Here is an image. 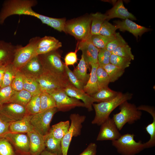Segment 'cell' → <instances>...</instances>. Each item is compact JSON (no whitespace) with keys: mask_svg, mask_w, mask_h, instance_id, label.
I'll list each match as a JSON object with an SVG mask.
<instances>
[{"mask_svg":"<svg viewBox=\"0 0 155 155\" xmlns=\"http://www.w3.org/2000/svg\"><path fill=\"white\" fill-rule=\"evenodd\" d=\"M35 0H7L4 1L0 11V24L2 25L8 17L14 15L33 16L40 20L42 23L49 25L50 17L34 11L32 7L36 5Z\"/></svg>","mask_w":155,"mask_h":155,"instance_id":"obj_1","label":"cell"},{"mask_svg":"<svg viewBox=\"0 0 155 155\" xmlns=\"http://www.w3.org/2000/svg\"><path fill=\"white\" fill-rule=\"evenodd\" d=\"M133 94L119 92L117 96L109 101L93 103L92 106L95 112L94 118L92 121L93 124L100 125L108 118L111 112L123 102L130 100Z\"/></svg>","mask_w":155,"mask_h":155,"instance_id":"obj_2","label":"cell"},{"mask_svg":"<svg viewBox=\"0 0 155 155\" xmlns=\"http://www.w3.org/2000/svg\"><path fill=\"white\" fill-rule=\"evenodd\" d=\"M91 15L68 21L66 22L64 32L73 36L79 41L88 39L91 36Z\"/></svg>","mask_w":155,"mask_h":155,"instance_id":"obj_3","label":"cell"},{"mask_svg":"<svg viewBox=\"0 0 155 155\" xmlns=\"http://www.w3.org/2000/svg\"><path fill=\"white\" fill-rule=\"evenodd\" d=\"M119 106L120 111L113 114L112 119L119 131L121 130L127 123L132 124L141 119L142 112L135 104L127 101Z\"/></svg>","mask_w":155,"mask_h":155,"instance_id":"obj_4","label":"cell"},{"mask_svg":"<svg viewBox=\"0 0 155 155\" xmlns=\"http://www.w3.org/2000/svg\"><path fill=\"white\" fill-rule=\"evenodd\" d=\"M36 80L40 85L41 92H46L57 89H64L70 83L66 73L60 74L44 69Z\"/></svg>","mask_w":155,"mask_h":155,"instance_id":"obj_5","label":"cell"},{"mask_svg":"<svg viewBox=\"0 0 155 155\" xmlns=\"http://www.w3.org/2000/svg\"><path fill=\"white\" fill-rule=\"evenodd\" d=\"M134 136L129 133L121 135L118 139L112 141V144L122 155H135L145 148L144 143L141 140L136 142Z\"/></svg>","mask_w":155,"mask_h":155,"instance_id":"obj_6","label":"cell"},{"mask_svg":"<svg viewBox=\"0 0 155 155\" xmlns=\"http://www.w3.org/2000/svg\"><path fill=\"white\" fill-rule=\"evenodd\" d=\"M40 38L36 36L32 38L25 46H22L16 52L12 62L14 66L19 70L33 57L37 56L38 44Z\"/></svg>","mask_w":155,"mask_h":155,"instance_id":"obj_7","label":"cell"},{"mask_svg":"<svg viewBox=\"0 0 155 155\" xmlns=\"http://www.w3.org/2000/svg\"><path fill=\"white\" fill-rule=\"evenodd\" d=\"M47 92L50 94L54 99L58 111L65 112L76 107H85L83 102L68 96L64 89H55Z\"/></svg>","mask_w":155,"mask_h":155,"instance_id":"obj_8","label":"cell"},{"mask_svg":"<svg viewBox=\"0 0 155 155\" xmlns=\"http://www.w3.org/2000/svg\"><path fill=\"white\" fill-rule=\"evenodd\" d=\"M86 117L78 114H72L70 116L71 123L69 129L61 141L62 155H67L72 138L80 135L82 124L85 121Z\"/></svg>","mask_w":155,"mask_h":155,"instance_id":"obj_9","label":"cell"},{"mask_svg":"<svg viewBox=\"0 0 155 155\" xmlns=\"http://www.w3.org/2000/svg\"><path fill=\"white\" fill-rule=\"evenodd\" d=\"M57 111V108L54 107L32 115L30 123L34 129L43 136L47 134L50 129L53 117Z\"/></svg>","mask_w":155,"mask_h":155,"instance_id":"obj_10","label":"cell"},{"mask_svg":"<svg viewBox=\"0 0 155 155\" xmlns=\"http://www.w3.org/2000/svg\"><path fill=\"white\" fill-rule=\"evenodd\" d=\"M38 56L44 70L60 74H66L65 63L57 50Z\"/></svg>","mask_w":155,"mask_h":155,"instance_id":"obj_11","label":"cell"},{"mask_svg":"<svg viewBox=\"0 0 155 155\" xmlns=\"http://www.w3.org/2000/svg\"><path fill=\"white\" fill-rule=\"evenodd\" d=\"M27 114L25 107L16 103L8 102L0 106V117L10 123L22 119Z\"/></svg>","mask_w":155,"mask_h":155,"instance_id":"obj_12","label":"cell"},{"mask_svg":"<svg viewBox=\"0 0 155 155\" xmlns=\"http://www.w3.org/2000/svg\"><path fill=\"white\" fill-rule=\"evenodd\" d=\"M19 154L29 153L30 140L27 133L9 132L4 136Z\"/></svg>","mask_w":155,"mask_h":155,"instance_id":"obj_13","label":"cell"},{"mask_svg":"<svg viewBox=\"0 0 155 155\" xmlns=\"http://www.w3.org/2000/svg\"><path fill=\"white\" fill-rule=\"evenodd\" d=\"M100 126L97 141H113L118 139L121 135L113 120L110 117Z\"/></svg>","mask_w":155,"mask_h":155,"instance_id":"obj_14","label":"cell"},{"mask_svg":"<svg viewBox=\"0 0 155 155\" xmlns=\"http://www.w3.org/2000/svg\"><path fill=\"white\" fill-rule=\"evenodd\" d=\"M78 47V50L82 51V55L89 67L92 64L98 63V56L100 49L92 43L89 38L79 41Z\"/></svg>","mask_w":155,"mask_h":155,"instance_id":"obj_15","label":"cell"},{"mask_svg":"<svg viewBox=\"0 0 155 155\" xmlns=\"http://www.w3.org/2000/svg\"><path fill=\"white\" fill-rule=\"evenodd\" d=\"M64 90L69 96L82 100L85 104V107L89 111L93 110L92 105L96 101L91 96L87 94L83 90L75 87L69 83Z\"/></svg>","mask_w":155,"mask_h":155,"instance_id":"obj_16","label":"cell"},{"mask_svg":"<svg viewBox=\"0 0 155 155\" xmlns=\"http://www.w3.org/2000/svg\"><path fill=\"white\" fill-rule=\"evenodd\" d=\"M22 46L0 40V65L12 63L16 52Z\"/></svg>","mask_w":155,"mask_h":155,"instance_id":"obj_17","label":"cell"},{"mask_svg":"<svg viewBox=\"0 0 155 155\" xmlns=\"http://www.w3.org/2000/svg\"><path fill=\"white\" fill-rule=\"evenodd\" d=\"M19 70L24 76L36 79L44 71L38 55L33 57Z\"/></svg>","mask_w":155,"mask_h":155,"instance_id":"obj_18","label":"cell"},{"mask_svg":"<svg viewBox=\"0 0 155 155\" xmlns=\"http://www.w3.org/2000/svg\"><path fill=\"white\" fill-rule=\"evenodd\" d=\"M118 29L121 31H128L132 34L137 38L144 33L149 31L150 29L140 25L129 19L122 21H114Z\"/></svg>","mask_w":155,"mask_h":155,"instance_id":"obj_19","label":"cell"},{"mask_svg":"<svg viewBox=\"0 0 155 155\" xmlns=\"http://www.w3.org/2000/svg\"><path fill=\"white\" fill-rule=\"evenodd\" d=\"M106 16V20L118 18L124 20L129 19L131 20H136V17L129 12L125 7L122 0L116 2L111 9L108 10L105 14Z\"/></svg>","mask_w":155,"mask_h":155,"instance_id":"obj_20","label":"cell"},{"mask_svg":"<svg viewBox=\"0 0 155 155\" xmlns=\"http://www.w3.org/2000/svg\"><path fill=\"white\" fill-rule=\"evenodd\" d=\"M27 134L30 140V154L40 155L45 149L44 136L34 129Z\"/></svg>","mask_w":155,"mask_h":155,"instance_id":"obj_21","label":"cell"},{"mask_svg":"<svg viewBox=\"0 0 155 155\" xmlns=\"http://www.w3.org/2000/svg\"><path fill=\"white\" fill-rule=\"evenodd\" d=\"M32 115L27 114L22 119L11 123L9 132L27 133L34 130L30 123Z\"/></svg>","mask_w":155,"mask_h":155,"instance_id":"obj_22","label":"cell"},{"mask_svg":"<svg viewBox=\"0 0 155 155\" xmlns=\"http://www.w3.org/2000/svg\"><path fill=\"white\" fill-rule=\"evenodd\" d=\"M90 66L91 69L90 77L86 84L84 86L83 90L87 94L92 96L99 90L96 73L99 65L98 63H93Z\"/></svg>","mask_w":155,"mask_h":155,"instance_id":"obj_23","label":"cell"},{"mask_svg":"<svg viewBox=\"0 0 155 155\" xmlns=\"http://www.w3.org/2000/svg\"><path fill=\"white\" fill-rule=\"evenodd\" d=\"M44 137L45 150L58 155H62L61 141L55 139L49 132Z\"/></svg>","mask_w":155,"mask_h":155,"instance_id":"obj_24","label":"cell"},{"mask_svg":"<svg viewBox=\"0 0 155 155\" xmlns=\"http://www.w3.org/2000/svg\"><path fill=\"white\" fill-rule=\"evenodd\" d=\"M89 67L82 55L81 59L77 66L74 69L73 72L78 79L84 85L87 83L90 76L87 73Z\"/></svg>","mask_w":155,"mask_h":155,"instance_id":"obj_25","label":"cell"},{"mask_svg":"<svg viewBox=\"0 0 155 155\" xmlns=\"http://www.w3.org/2000/svg\"><path fill=\"white\" fill-rule=\"evenodd\" d=\"M119 92L111 90L108 86L100 89L96 92L91 96L96 102H105L115 98Z\"/></svg>","mask_w":155,"mask_h":155,"instance_id":"obj_26","label":"cell"},{"mask_svg":"<svg viewBox=\"0 0 155 155\" xmlns=\"http://www.w3.org/2000/svg\"><path fill=\"white\" fill-rule=\"evenodd\" d=\"M69 121H61L52 126L49 132L57 140L61 141L70 127Z\"/></svg>","mask_w":155,"mask_h":155,"instance_id":"obj_27","label":"cell"},{"mask_svg":"<svg viewBox=\"0 0 155 155\" xmlns=\"http://www.w3.org/2000/svg\"><path fill=\"white\" fill-rule=\"evenodd\" d=\"M32 96L30 93L24 89L19 91H15L9 102L16 103L25 107Z\"/></svg>","mask_w":155,"mask_h":155,"instance_id":"obj_28","label":"cell"},{"mask_svg":"<svg viewBox=\"0 0 155 155\" xmlns=\"http://www.w3.org/2000/svg\"><path fill=\"white\" fill-rule=\"evenodd\" d=\"M90 15L92 18L91 34V35L100 34L101 27L104 22L106 20V16L100 12L92 13Z\"/></svg>","mask_w":155,"mask_h":155,"instance_id":"obj_29","label":"cell"},{"mask_svg":"<svg viewBox=\"0 0 155 155\" xmlns=\"http://www.w3.org/2000/svg\"><path fill=\"white\" fill-rule=\"evenodd\" d=\"M102 67L107 73L110 82H113L117 80L123 74L125 69L109 63Z\"/></svg>","mask_w":155,"mask_h":155,"instance_id":"obj_30","label":"cell"},{"mask_svg":"<svg viewBox=\"0 0 155 155\" xmlns=\"http://www.w3.org/2000/svg\"><path fill=\"white\" fill-rule=\"evenodd\" d=\"M115 34L110 36H106L100 34L91 36L89 39L92 43L97 48L100 49L106 48L108 44L114 39Z\"/></svg>","mask_w":155,"mask_h":155,"instance_id":"obj_31","label":"cell"},{"mask_svg":"<svg viewBox=\"0 0 155 155\" xmlns=\"http://www.w3.org/2000/svg\"><path fill=\"white\" fill-rule=\"evenodd\" d=\"M18 70L14 66L12 63L6 65L1 88L11 86Z\"/></svg>","mask_w":155,"mask_h":155,"instance_id":"obj_32","label":"cell"},{"mask_svg":"<svg viewBox=\"0 0 155 155\" xmlns=\"http://www.w3.org/2000/svg\"><path fill=\"white\" fill-rule=\"evenodd\" d=\"M24 89L29 92L32 96L41 92L40 85L36 79L24 75Z\"/></svg>","mask_w":155,"mask_h":155,"instance_id":"obj_33","label":"cell"},{"mask_svg":"<svg viewBox=\"0 0 155 155\" xmlns=\"http://www.w3.org/2000/svg\"><path fill=\"white\" fill-rule=\"evenodd\" d=\"M54 107H56V105L53 97L46 92H41L40 96V112Z\"/></svg>","mask_w":155,"mask_h":155,"instance_id":"obj_34","label":"cell"},{"mask_svg":"<svg viewBox=\"0 0 155 155\" xmlns=\"http://www.w3.org/2000/svg\"><path fill=\"white\" fill-rule=\"evenodd\" d=\"M41 93L33 96L26 105L25 108L28 114L34 115L40 112Z\"/></svg>","mask_w":155,"mask_h":155,"instance_id":"obj_35","label":"cell"},{"mask_svg":"<svg viewBox=\"0 0 155 155\" xmlns=\"http://www.w3.org/2000/svg\"><path fill=\"white\" fill-rule=\"evenodd\" d=\"M153 121L145 127V129L150 136L149 140L144 143L145 148L153 147L155 145V114L152 115Z\"/></svg>","mask_w":155,"mask_h":155,"instance_id":"obj_36","label":"cell"},{"mask_svg":"<svg viewBox=\"0 0 155 155\" xmlns=\"http://www.w3.org/2000/svg\"><path fill=\"white\" fill-rule=\"evenodd\" d=\"M96 73L99 90L108 87L110 82V79L107 73L103 68L99 66L97 69Z\"/></svg>","mask_w":155,"mask_h":155,"instance_id":"obj_37","label":"cell"},{"mask_svg":"<svg viewBox=\"0 0 155 155\" xmlns=\"http://www.w3.org/2000/svg\"><path fill=\"white\" fill-rule=\"evenodd\" d=\"M111 54L133 60L134 56L132 54L131 48L127 44L118 47L111 52Z\"/></svg>","mask_w":155,"mask_h":155,"instance_id":"obj_38","label":"cell"},{"mask_svg":"<svg viewBox=\"0 0 155 155\" xmlns=\"http://www.w3.org/2000/svg\"><path fill=\"white\" fill-rule=\"evenodd\" d=\"M131 61L130 59L111 54L110 57V63L125 69L129 66Z\"/></svg>","mask_w":155,"mask_h":155,"instance_id":"obj_39","label":"cell"},{"mask_svg":"<svg viewBox=\"0 0 155 155\" xmlns=\"http://www.w3.org/2000/svg\"><path fill=\"white\" fill-rule=\"evenodd\" d=\"M13 148L9 141L4 137L0 138V155H15Z\"/></svg>","mask_w":155,"mask_h":155,"instance_id":"obj_40","label":"cell"},{"mask_svg":"<svg viewBox=\"0 0 155 155\" xmlns=\"http://www.w3.org/2000/svg\"><path fill=\"white\" fill-rule=\"evenodd\" d=\"M15 90L11 86L0 88V106L9 102Z\"/></svg>","mask_w":155,"mask_h":155,"instance_id":"obj_41","label":"cell"},{"mask_svg":"<svg viewBox=\"0 0 155 155\" xmlns=\"http://www.w3.org/2000/svg\"><path fill=\"white\" fill-rule=\"evenodd\" d=\"M118 29L115 25H113L106 20L102 24L99 32V34L104 36H110L115 34L116 31Z\"/></svg>","mask_w":155,"mask_h":155,"instance_id":"obj_42","label":"cell"},{"mask_svg":"<svg viewBox=\"0 0 155 155\" xmlns=\"http://www.w3.org/2000/svg\"><path fill=\"white\" fill-rule=\"evenodd\" d=\"M126 44L127 43L120 33L116 32L115 38L108 44L106 49L111 52L116 48Z\"/></svg>","mask_w":155,"mask_h":155,"instance_id":"obj_43","label":"cell"},{"mask_svg":"<svg viewBox=\"0 0 155 155\" xmlns=\"http://www.w3.org/2000/svg\"><path fill=\"white\" fill-rule=\"evenodd\" d=\"M111 54V52L106 48L100 49L98 56L99 66L102 67L110 63V57Z\"/></svg>","mask_w":155,"mask_h":155,"instance_id":"obj_44","label":"cell"},{"mask_svg":"<svg viewBox=\"0 0 155 155\" xmlns=\"http://www.w3.org/2000/svg\"><path fill=\"white\" fill-rule=\"evenodd\" d=\"M65 69L70 83L75 87L80 89L83 90L84 85L78 79L68 66L65 65Z\"/></svg>","mask_w":155,"mask_h":155,"instance_id":"obj_45","label":"cell"},{"mask_svg":"<svg viewBox=\"0 0 155 155\" xmlns=\"http://www.w3.org/2000/svg\"><path fill=\"white\" fill-rule=\"evenodd\" d=\"M24 75L18 70L13 80L11 86L16 91H19L24 89Z\"/></svg>","mask_w":155,"mask_h":155,"instance_id":"obj_46","label":"cell"},{"mask_svg":"<svg viewBox=\"0 0 155 155\" xmlns=\"http://www.w3.org/2000/svg\"><path fill=\"white\" fill-rule=\"evenodd\" d=\"M66 23L65 18H57L50 17L49 26L59 31L64 32Z\"/></svg>","mask_w":155,"mask_h":155,"instance_id":"obj_47","label":"cell"},{"mask_svg":"<svg viewBox=\"0 0 155 155\" xmlns=\"http://www.w3.org/2000/svg\"><path fill=\"white\" fill-rule=\"evenodd\" d=\"M62 46V43L58 42L51 45L38 48L36 50L37 55L44 54L50 52L57 50Z\"/></svg>","mask_w":155,"mask_h":155,"instance_id":"obj_48","label":"cell"},{"mask_svg":"<svg viewBox=\"0 0 155 155\" xmlns=\"http://www.w3.org/2000/svg\"><path fill=\"white\" fill-rule=\"evenodd\" d=\"M59 41L58 40L53 37L45 36L40 38L38 44V48L53 44Z\"/></svg>","mask_w":155,"mask_h":155,"instance_id":"obj_49","label":"cell"},{"mask_svg":"<svg viewBox=\"0 0 155 155\" xmlns=\"http://www.w3.org/2000/svg\"><path fill=\"white\" fill-rule=\"evenodd\" d=\"M77 60L76 51L70 52L66 55L65 57V64L67 66L73 65L77 62Z\"/></svg>","mask_w":155,"mask_h":155,"instance_id":"obj_50","label":"cell"},{"mask_svg":"<svg viewBox=\"0 0 155 155\" xmlns=\"http://www.w3.org/2000/svg\"><path fill=\"white\" fill-rule=\"evenodd\" d=\"M11 124L4 121L0 117V138L9 132V127Z\"/></svg>","mask_w":155,"mask_h":155,"instance_id":"obj_51","label":"cell"},{"mask_svg":"<svg viewBox=\"0 0 155 155\" xmlns=\"http://www.w3.org/2000/svg\"><path fill=\"white\" fill-rule=\"evenodd\" d=\"M97 145L94 143H91L86 149L79 155H95L96 154Z\"/></svg>","mask_w":155,"mask_h":155,"instance_id":"obj_52","label":"cell"},{"mask_svg":"<svg viewBox=\"0 0 155 155\" xmlns=\"http://www.w3.org/2000/svg\"><path fill=\"white\" fill-rule=\"evenodd\" d=\"M137 109L140 111L142 110L145 111L151 115L155 114V109L154 107L148 105H142L137 107Z\"/></svg>","mask_w":155,"mask_h":155,"instance_id":"obj_53","label":"cell"},{"mask_svg":"<svg viewBox=\"0 0 155 155\" xmlns=\"http://www.w3.org/2000/svg\"><path fill=\"white\" fill-rule=\"evenodd\" d=\"M6 65H0V86L2 83Z\"/></svg>","mask_w":155,"mask_h":155,"instance_id":"obj_54","label":"cell"},{"mask_svg":"<svg viewBox=\"0 0 155 155\" xmlns=\"http://www.w3.org/2000/svg\"><path fill=\"white\" fill-rule=\"evenodd\" d=\"M40 155H58L49 152L46 150H44L41 153Z\"/></svg>","mask_w":155,"mask_h":155,"instance_id":"obj_55","label":"cell"},{"mask_svg":"<svg viewBox=\"0 0 155 155\" xmlns=\"http://www.w3.org/2000/svg\"><path fill=\"white\" fill-rule=\"evenodd\" d=\"M15 155H30V154H19L18 153L17 154H15Z\"/></svg>","mask_w":155,"mask_h":155,"instance_id":"obj_56","label":"cell"},{"mask_svg":"<svg viewBox=\"0 0 155 155\" xmlns=\"http://www.w3.org/2000/svg\"><path fill=\"white\" fill-rule=\"evenodd\" d=\"M1 88L0 86V88Z\"/></svg>","mask_w":155,"mask_h":155,"instance_id":"obj_57","label":"cell"},{"mask_svg":"<svg viewBox=\"0 0 155 155\" xmlns=\"http://www.w3.org/2000/svg\"><path fill=\"white\" fill-rule=\"evenodd\" d=\"M95 155H96V154Z\"/></svg>","mask_w":155,"mask_h":155,"instance_id":"obj_58","label":"cell"}]
</instances>
